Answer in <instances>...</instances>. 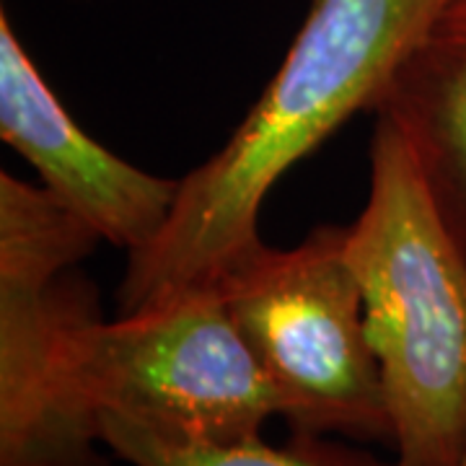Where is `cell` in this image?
Wrapping results in <instances>:
<instances>
[{"label":"cell","instance_id":"1","mask_svg":"<svg viewBox=\"0 0 466 466\" xmlns=\"http://www.w3.org/2000/svg\"><path fill=\"white\" fill-rule=\"evenodd\" d=\"M449 0H314L283 66L228 143L179 182L164 231L127 259L119 314L213 290L265 247L259 216L290 168L376 106Z\"/></svg>","mask_w":466,"mask_h":466},{"label":"cell","instance_id":"2","mask_svg":"<svg viewBox=\"0 0 466 466\" xmlns=\"http://www.w3.org/2000/svg\"><path fill=\"white\" fill-rule=\"evenodd\" d=\"M370 184L345 226L400 466L466 459V257L435 210L412 148L376 115Z\"/></svg>","mask_w":466,"mask_h":466},{"label":"cell","instance_id":"3","mask_svg":"<svg viewBox=\"0 0 466 466\" xmlns=\"http://www.w3.org/2000/svg\"><path fill=\"white\" fill-rule=\"evenodd\" d=\"M99 244L45 187L0 174V466H112L70 368L96 309L73 267Z\"/></svg>","mask_w":466,"mask_h":466},{"label":"cell","instance_id":"4","mask_svg":"<svg viewBox=\"0 0 466 466\" xmlns=\"http://www.w3.org/2000/svg\"><path fill=\"white\" fill-rule=\"evenodd\" d=\"M216 290L283 394L293 433L394 443L345 226H319L293 249L265 244Z\"/></svg>","mask_w":466,"mask_h":466},{"label":"cell","instance_id":"5","mask_svg":"<svg viewBox=\"0 0 466 466\" xmlns=\"http://www.w3.org/2000/svg\"><path fill=\"white\" fill-rule=\"evenodd\" d=\"M84 404L213 443L247 441L285 400L213 290L148 306L115 321L88 311L70 339Z\"/></svg>","mask_w":466,"mask_h":466},{"label":"cell","instance_id":"6","mask_svg":"<svg viewBox=\"0 0 466 466\" xmlns=\"http://www.w3.org/2000/svg\"><path fill=\"white\" fill-rule=\"evenodd\" d=\"M0 137L101 241L135 254L164 231L182 179L133 167L86 133L39 73L5 8H0Z\"/></svg>","mask_w":466,"mask_h":466},{"label":"cell","instance_id":"7","mask_svg":"<svg viewBox=\"0 0 466 466\" xmlns=\"http://www.w3.org/2000/svg\"><path fill=\"white\" fill-rule=\"evenodd\" d=\"M373 115L407 137L435 210L466 257V21L441 16L386 84Z\"/></svg>","mask_w":466,"mask_h":466},{"label":"cell","instance_id":"8","mask_svg":"<svg viewBox=\"0 0 466 466\" xmlns=\"http://www.w3.org/2000/svg\"><path fill=\"white\" fill-rule=\"evenodd\" d=\"M99 428L104 446L133 466H400L314 433H293L285 446H269L259 435L213 443L167 433L116 412H101Z\"/></svg>","mask_w":466,"mask_h":466},{"label":"cell","instance_id":"9","mask_svg":"<svg viewBox=\"0 0 466 466\" xmlns=\"http://www.w3.org/2000/svg\"><path fill=\"white\" fill-rule=\"evenodd\" d=\"M443 16L464 18L466 21V0H449V5H446Z\"/></svg>","mask_w":466,"mask_h":466},{"label":"cell","instance_id":"10","mask_svg":"<svg viewBox=\"0 0 466 466\" xmlns=\"http://www.w3.org/2000/svg\"><path fill=\"white\" fill-rule=\"evenodd\" d=\"M461 466H466V459H464V461H461Z\"/></svg>","mask_w":466,"mask_h":466}]
</instances>
